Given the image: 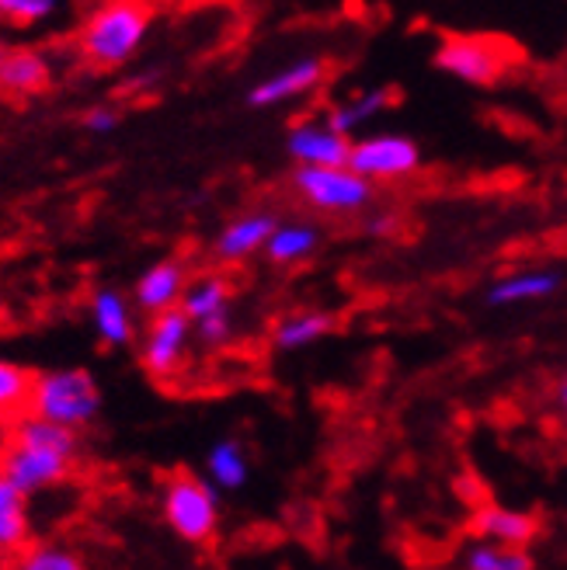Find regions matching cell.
Returning <instances> with one entry per match:
<instances>
[{"mask_svg": "<svg viewBox=\"0 0 567 570\" xmlns=\"http://www.w3.org/2000/svg\"><path fill=\"white\" fill-rule=\"evenodd\" d=\"M154 24V8L133 4V0H116L101 4L84 18L77 32V52L95 70H119L144 49Z\"/></svg>", "mask_w": 567, "mask_h": 570, "instance_id": "6da1fadb", "label": "cell"}, {"mask_svg": "<svg viewBox=\"0 0 567 570\" xmlns=\"http://www.w3.org/2000/svg\"><path fill=\"white\" fill-rule=\"evenodd\" d=\"M28 414L70 428V432H84L101 414V386L88 368H46L32 380Z\"/></svg>", "mask_w": 567, "mask_h": 570, "instance_id": "7a4b0ae2", "label": "cell"}, {"mask_svg": "<svg viewBox=\"0 0 567 570\" xmlns=\"http://www.w3.org/2000/svg\"><path fill=\"white\" fill-rule=\"evenodd\" d=\"M160 511L172 532L192 547H203L219 529V491L206 476L172 473L160 491Z\"/></svg>", "mask_w": 567, "mask_h": 570, "instance_id": "3957f363", "label": "cell"}, {"mask_svg": "<svg viewBox=\"0 0 567 570\" xmlns=\"http://www.w3.org/2000/svg\"><path fill=\"white\" fill-rule=\"evenodd\" d=\"M432 60L442 73L463 83H477V88H488V83H498L512 70V63L519 60V49L505 36L470 32V36H446Z\"/></svg>", "mask_w": 567, "mask_h": 570, "instance_id": "277c9868", "label": "cell"}, {"mask_svg": "<svg viewBox=\"0 0 567 570\" xmlns=\"http://www.w3.org/2000/svg\"><path fill=\"white\" fill-rule=\"evenodd\" d=\"M80 455L67 449H52V445H36V442H18L8 439L0 445V476H8L21 494H39L46 488L63 483Z\"/></svg>", "mask_w": 567, "mask_h": 570, "instance_id": "5b68a950", "label": "cell"}, {"mask_svg": "<svg viewBox=\"0 0 567 570\" xmlns=\"http://www.w3.org/2000/svg\"><path fill=\"white\" fill-rule=\"evenodd\" d=\"M293 188L314 209L331 216L362 213L373 203V185L359 178L352 167H296Z\"/></svg>", "mask_w": 567, "mask_h": 570, "instance_id": "8992f818", "label": "cell"}, {"mask_svg": "<svg viewBox=\"0 0 567 570\" xmlns=\"http://www.w3.org/2000/svg\"><path fill=\"white\" fill-rule=\"evenodd\" d=\"M349 167L370 185H377V181H404L421 167V150H418V142L411 136L377 132V136H362V139L352 142Z\"/></svg>", "mask_w": 567, "mask_h": 570, "instance_id": "52a82bcc", "label": "cell"}, {"mask_svg": "<svg viewBox=\"0 0 567 570\" xmlns=\"http://www.w3.org/2000/svg\"><path fill=\"white\" fill-rule=\"evenodd\" d=\"M192 331H195V324L185 317L182 309L150 317V327L144 334V345H139V362H144V368L154 380H175L182 373Z\"/></svg>", "mask_w": 567, "mask_h": 570, "instance_id": "ba28073f", "label": "cell"}, {"mask_svg": "<svg viewBox=\"0 0 567 570\" xmlns=\"http://www.w3.org/2000/svg\"><path fill=\"white\" fill-rule=\"evenodd\" d=\"M286 154L296 167H349L352 139L338 136L328 119H300L286 132Z\"/></svg>", "mask_w": 567, "mask_h": 570, "instance_id": "9c48e42d", "label": "cell"}, {"mask_svg": "<svg viewBox=\"0 0 567 570\" xmlns=\"http://www.w3.org/2000/svg\"><path fill=\"white\" fill-rule=\"evenodd\" d=\"M328 77V67L321 56H303V60L290 63L275 70L272 77H265L262 83H254L247 91V105L251 108H278V105H290L310 91H317Z\"/></svg>", "mask_w": 567, "mask_h": 570, "instance_id": "30bf717a", "label": "cell"}, {"mask_svg": "<svg viewBox=\"0 0 567 570\" xmlns=\"http://www.w3.org/2000/svg\"><path fill=\"white\" fill-rule=\"evenodd\" d=\"M188 289V272L178 258H164L157 265H150L144 275L133 285V299L136 306L150 313V317H160V313H172L182 306Z\"/></svg>", "mask_w": 567, "mask_h": 570, "instance_id": "8fae6325", "label": "cell"}, {"mask_svg": "<svg viewBox=\"0 0 567 570\" xmlns=\"http://www.w3.org/2000/svg\"><path fill=\"white\" fill-rule=\"evenodd\" d=\"M278 230V216L275 213H247V216H237L231 219L219 230L216 244H213V254L223 262V265H237V262H247L251 254H258L268 247L272 234Z\"/></svg>", "mask_w": 567, "mask_h": 570, "instance_id": "7c38bea8", "label": "cell"}, {"mask_svg": "<svg viewBox=\"0 0 567 570\" xmlns=\"http://www.w3.org/2000/svg\"><path fill=\"white\" fill-rule=\"evenodd\" d=\"M473 532L477 539H488V543L501 547H522L540 535V519L526 508H508V504H485L473 511Z\"/></svg>", "mask_w": 567, "mask_h": 570, "instance_id": "4fadbf2b", "label": "cell"}, {"mask_svg": "<svg viewBox=\"0 0 567 570\" xmlns=\"http://www.w3.org/2000/svg\"><path fill=\"white\" fill-rule=\"evenodd\" d=\"M32 547V511L28 494H21L8 476H0V560H14Z\"/></svg>", "mask_w": 567, "mask_h": 570, "instance_id": "5bb4252c", "label": "cell"}, {"mask_svg": "<svg viewBox=\"0 0 567 570\" xmlns=\"http://www.w3.org/2000/svg\"><path fill=\"white\" fill-rule=\"evenodd\" d=\"M564 275L557 268H529V272H512L498 278L491 289H488V306L505 309V306H519V303H536V299H547L560 289Z\"/></svg>", "mask_w": 567, "mask_h": 570, "instance_id": "9a60e30c", "label": "cell"}, {"mask_svg": "<svg viewBox=\"0 0 567 570\" xmlns=\"http://www.w3.org/2000/svg\"><path fill=\"white\" fill-rule=\"evenodd\" d=\"M91 324L98 337L108 348H129L136 337V321H133V306L119 289H95L91 296Z\"/></svg>", "mask_w": 567, "mask_h": 570, "instance_id": "2e32d148", "label": "cell"}, {"mask_svg": "<svg viewBox=\"0 0 567 570\" xmlns=\"http://www.w3.org/2000/svg\"><path fill=\"white\" fill-rule=\"evenodd\" d=\"M52 80V67L39 49H11L4 70H0V91L14 98L42 95Z\"/></svg>", "mask_w": 567, "mask_h": 570, "instance_id": "e0dca14e", "label": "cell"}, {"mask_svg": "<svg viewBox=\"0 0 567 570\" xmlns=\"http://www.w3.org/2000/svg\"><path fill=\"white\" fill-rule=\"evenodd\" d=\"M334 331V313L328 309H300L282 317L272 331V345L278 352H303L310 345H317L321 337Z\"/></svg>", "mask_w": 567, "mask_h": 570, "instance_id": "ac0fdd59", "label": "cell"}, {"mask_svg": "<svg viewBox=\"0 0 567 570\" xmlns=\"http://www.w3.org/2000/svg\"><path fill=\"white\" fill-rule=\"evenodd\" d=\"M393 105V91L390 88H370V91H359V95H352L349 101H342V105H334L331 111H328V126L338 132V136H352L359 126H365V122H373L380 111H387Z\"/></svg>", "mask_w": 567, "mask_h": 570, "instance_id": "d6986e66", "label": "cell"}, {"mask_svg": "<svg viewBox=\"0 0 567 570\" xmlns=\"http://www.w3.org/2000/svg\"><path fill=\"white\" fill-rule=\"evenodd\" d=\"M317 244H321L317 226H310V223H278V230L272 234V240L265 247V258L272 265H278V268L300 265L317 250Z\"/></svg>", "mask_w": 567, "mask_h": 570, "instance_id": "ffe728a7", "label": "cell"}, {"mask_svg": "<svg viewBox=\"0 0 567 570\" xmlns=\"http://www.w3.org/2000/svg\"><path fill=\"white\" fill-rule=\"evenodd\" d=\"M206 473L216 491H241L251 476L244 445L237 439H219L206 455Z\"/></svg>", "mask_w": 567, "mask_h": 570, "instance_id": "44dd1931", "label": "cell"}, {"mask_svg": "<svg viewBox=\"0 0 567 570\" xmlns=\"http://www.w3.org/2000/svg\"><path fill=\"white\" fill-rule=\"evenodd\" d=\"M178 309L192 324H203V321L216 317V313H231V285H226L219 275L192 278Z\"/></svg>", "mask_w": 567, "mask_h": 570, "instance_id": "7402d4cb", "label": "cell"}, {"mask_svg": "<svg viewBox=\"0 0 567 570\" xmlns=\"http://www.w3.org/2000/svg\"><path fill=\"white\" fill-rule=\"evenodd\" d=\"M460 570H536V560L522 547H501L488 539H473L460 553Z\"/></svg>", "mask_w": 567, "mask_h": 570, "instance_id": "603a6c76", "label": "cell"}, {"mask_svg": "<svg viewBox=\"0 0 567 570\" xmlns=\"http://www.w3.org/2000/svg\"><path fill=\"white\" fill-rule=\"evenodd\" d=\"M8 570H91L74 547L56 543V539H39L25 553H18Z\"/></svg>", "mask_w": 567, "mask_h": 570, "instance_id": "cb8c5ba5", "label": "cell"}, {"mask_svg": "<svg viewBox=\"0 0 567 570\" xmlns=\"http://www.w3.org/2000/svg\"><path fill=\"white\" fill-rule=\"evenodd\" d=\"M32 380L36 373H28L18 362L0 358V421H18L28 414V401H32Z\"/></svg>", "mask_w": 567, "mask_h": 570, "instance_id": "d4e9b609", "label": "cell"}, {"mask_svg": "<svg viewBox=\"0 0 567 570\" xmlns=\"http://www.w3.org/2000/svg\"><path fill=\"white\" fill-rule=\"evenodd\" d=\"M56 11L52 0H0V21L14 28H28L36 21H46Z\"/></svg>", "mask_w": 567, "mask_h": 570, "instance_id": "484cf974", "label": "cell"}, {"mask_svg": "<svg viewBox=\"0 0 567 570\" xmlns=\"http://www.w3.org/2000/svg\"><path fill=\"white\" fill-rule=\"evenodd\" d=\"M195 337L203 341L206 348H223L226 341L234 337V321H231V313H216V317L203 321V324H195Z\"/></svg>", "mask_w": 567, "mask_h": 570, "instance_id": "4316f807", "label": "cell"}, {"mask_svg": "<svg viewBox=\"0 0 567 570\" xmlns=\"http://www.w3.org/2000/svg\"><path fill=\"white\" fill-rule=\"evenodd\" d=\"M80 126H84V132H91V136H108V132L119 129V111L108 108V105H95V108H88L80 116Z\"/></svg>", "mask_w": 567, "mask_h": 570, "instance_id": "83f0119b", "label": "cell"}, {"mask_svg": "<svg viewBox=\"0 0 567 570\" xmlns=\"http://www.w3.org/2000/svg\"><path fill=\"white\" fill-rule=\"evenodd\" d=\"M370 234L373 237H393L397 234V216L393 213H377L370 219Z\"/></svg>", "mask_w": 567, "mask_h": 570, "instance_id": "f1b7e54d", "label": "cell"}, {"mask_svg": "<svg viewBox=\"0 0 567 570\" xmlns=\"http://www.w3.org/2000/svg\"><path fill=\"white\" fill-rule=\"evenodd\" d=\"M557 404H560V414L567 417V380L557 386Z\"/></svg>", "mask_w": 567, "mask_h": 570, "instance_id": "f546056e", "label": "cell"}, {"mask_svg": "<svg viewBox=\"0 0 567 570\" xmlns=\"http://www.w3.org/2000/svg\"><path fill=\"white\" fill-rule=\"evenodd\" d=\"M4 60H8V49L0 46V70H4Z\"/></svg>", "mask_w": 567, "mask_h": 570, "instance_id": "4dcf8cb0", "label": "cell"}, {"mask_svg": "<svg viewBox=\"0 0 567 570\" xmlns=\"http://www.w3.org/2000/svg\"><path fill=\"white\" fill-rule=\"evenodd\" d=\"M8 321V309H4V303H0V324H4Z\"/></svg>", "mask_w": 567, "mask_h": 570, "instance_id": "1f68e13d", "label": "cell"}]
</instances>
